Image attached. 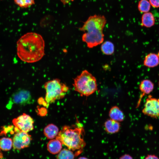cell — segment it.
I'll list each match as a JSON object with an SVG mask.
<instances>
[{
  "mask_svg": "<svg viewBox=\"0 0 159 159\" xmlns=\"http://www.w3.org/2000/svg\"><path fill=\"white\" fill-rule=\"evenodd\" d=\"M44 40L41 35L35 32L27 33L17 42V54L22 61L35 62L44 56Z\"/></svg>",
  "mask_w": 159,
  "mask_h": 159,
  "instance_id": "6da1fadb",
  "label": "cell"
},
{
  "mask_svg": "<svg viewBox=\"0 0 159 159\" xmlns=\"http://www.w3.org/2000/svg\"><path fill=\"white\" fill-rule=\"evenodd\" d=\"M107 20L103 15H94L89 17L80 30L84 32L82 40L88 47L93 48L103 42V30Z\"/></svg>",
  "mask_w": 159,
  "mask_h": 159,
  "instance_id": "7a4b0ae2",
  "label": "cell"
},
{
  "mask_svg": "<svg viewBox=\"0 0 159 159\" xmlns=\"http://www.w3.org/2000/svg\"><path fill=\"white\" fill-rule=\"evenodd\" d=\"M84 133L83 126L77 121L71 126L65 125L63 127L56 138L69 150L81 151L86 145L83 138Z\"/></svg>",
  "mask_w": 159,
  "mask_h": 159,
  "instance_id": "3957f363",
  "label": "cell"
},
{
  "mask_svg": "<svg viewBox=\"0 0 159 159\" xmlns=\"http://www.w3.org/2000/svg\"><path fill=\"white\" fill-rule=\"evenodd\" d=\"M73 85L74 90L82 96H88L97 89L95 77L87 70L74 79Z\"/></svg>",
  "mask_w": 159,
  "mask_h": 159,
  "instance_id": "277c9868",
  "label": "cell"
},
{
  "mask_svg": "<svg viewBox=\"0 0 159 159\" xmlns=\"http://www.w3.org/2000/svg\"><path fill=\"white\" fill-rule=\"evenodd\" d=\"M44 87L46 92L45 100L47 106L56 100L63 98L69 90L66 85L58 79L48 81Z\"/></svg>",
  "mask_w": 159,
  "mask_h": 159,
  "instance_id": "5b68a950",
  "label": "cell"
},
{
  "mask_svg": "<svg viewBox=\"0 0 159 159\" xmlns=\"http://www.w3.org/2000/svg\"><path fill=\"white\" fill-rule=\"evenodd\" d=\"M142 112L144 115L152 118L159 117V99L149 95L146 100Z\"/></svg>",
  "mask_w": 159,
  "mask_h": 159,
  "instance_id": "8992f818",
  "label": "cell"
},
{
  "mask_svg": "<svg viewBox=\"0 0 159 159\" xmlns=\"http://www.w3.org/2000/svg\"><path fill=\"white\" fill-rule=\"evenodd\" d=\"M12 122L15 127L20 131L28 132L34 129L33 119L25 113L14 119Z\"/></svg>",
  "mask_w": 159,
  "mask_h": 159,
  "instance_id": "52a82bcc",
  "label": "cell"
},
{
  "mask_svg": "<svg viewBox=\"0 0 159 159\" xmlns=\"http://www.w3.org/2000/svg\"><path fill=\"white\" fill-rule=\"evenodd\" d=\"M32 138L27 132L19 131L14 135L13 139V147L14 149L20 150L28 147Z\"/></svg>",
  "mask_w": 159,
  "mask_h": 159,
  "instance_id": "ba28073f",
  "label": "cell"
},
{
  "mask_svg": "<svg viewBox=\"0 0 159 159\" xmlns=\"http://www.w3.org/2000/svg\"><path fill=\"white\" fill-rule=\"evenodd\" d=\"M32 101V96L30 92L26 90H20L13 95L8 105L12 103L25 105L30 104Z\"/></svg>",
  "mask_w": 159,
  "mask_h": 159,
  "instance_id": "9c48e42d",
  "label": "cell"
},
{
  "mask_svg": "<svg viewBox=\"0 0 159 159\" xmlns=\"http://www.w3.org/2000/svg\"><path fill=\"white\" fill-rule=\"evenodd\" d=\"M154 85L150 80L146 79L142 80L139 85V89L141 95L137 103V107H138L143 97L146 95L150 94L153 90Z\"/></svg>",
  "mask_w": 159,
  "mask_h": 159,
  "instance_id": "30bf717a",
  "label": "cell"
},
{
  "mask_svg": "<svg viewBox=\"0 0 159 159\" xmlns=\"http://www.w3.org/2000/svg\"><path fill=\"white\" fill-rule=\"evenodd\" d=\"M144 65L147 67L153 68L159 64V52L158 53H150L145 57L143 61Z\"/></svg>",
  "mask_w": 159,
  "mask_h": 159,
  "instance_id": "8fae6325",
  "label": "cell"
},
{
  "mask_svg": "<svg viewBox=\"0 0 159 159\" xmlns=\"http://www.w3.org/2000/svg\"><path fill=\"white\" fill-rule=\"evenodd\" d=\"M104 126L107 132L110 134H114L119 131L120 125L119 122L110 119L105 122Z\"/></svg>",
  "mask_w": 159,
  "mask_h": 159,
  "instance_id": "7c38bea8",
  "label": "cell"
},
{
  "mask_svg": "<svg viewBox=\"0 0 159 159\" xmlns=\"http://www.w3.org/2000/svg\"><path fill=\"white\" fill-rule=\"evenodd\" d=\"M109 115L110 119L119 122L123 121L124 118L123 112L117 106H113L110 108Z\"/></svg>",
  "mask_w": 159,
  "mask_h": 159,
  "instance_id": "4fadbf2b",
  "label": "cell"
},
{
  "mask_svg": "<svg viewBox=\"0 0 159 159\" xmlns=\"http://www.w3.org/2000/svg\"><path fill=\"white\" fill-rule=\"evenodd\" d=\"M155 19L153 14L150 12L144 13L141 17V25L146 28H150L154 25Z\"/></svg>",
  "mask_w": 159,
  "mask_h": 159,
  "instance_id": "5bb4252c",
  "label": "cell"
},
{
  "mask_svg": "<svg viewBox=\"0 0 159 159\" xmlns=\"http://www.w3.org/2000/svg\"><path fill=\"white\" fill-rule=\"evenodd\" d=\"M47 149L49 152L53 154L58 153L61 150L62 143L58 140L56 138L52 139L48 143Z\"/></svg>",
  "mask_w": 159,
  "mask_h": 159,
  "instance_id": "9a60e30c",
  "label": "cell"
},
{
  "mask_svg": "<svg viewBox=\"0 0 159 159\" xmlns=\"http://www.w3.org/2000/svg\"><path fill=\"white\" fill-rule=\"evenodd\" d=\"M58 127L54 124H51L47 126L44 129V133L49 139H53L56 137L59 133Z\"/></svg>",
  "mask_w": 159,
  "mask_h": 159,
  "instance_id": "2e32d148",
  "label": "cell"
},
{
  "mask_svg": "<svg viewBox=\"0 0 159 159\" xmlns=\"http://www.w3.org/2000/svg\"><path fill=\"white\" fill-rule=\"evenodd\" d=\"M101 50L105 54L111 55L114 52V45L110 41H106L102 43L101 46Z\"/></svg>",
  "mask_w": 159,
  "mask_h": 159,
  "instance_id": "e0dca14e",
  "label": "cell"
},
{
  "mask_svg": "<svg viewBox=\"0 0 159 159\" xmlns=\"http://www.w3.org/2000/svg\"><path fill=\"white\" fill-rule=\"evenodd\" d=\"M13 146L12 140L10 138L3 137L0 139V149L3 151L10 150Z\"/></svg>",
  "mask_w": 159,
  "mask_h": 159,
  "instance_id": "ac0fdd59",
  "label": "cell"
},
{
  "mask_svg": "<svg viewBox=\"0 0 159 159\" xmlns=\"http://www.w3.org/2000/svg\"><path fill=\"white\" fill-rule=\"evenodd\" d=\"M74 155L69 149H64L58 153L56 159H74Z\"/></svg>",
  "mask_w": 159,
  "mask_h": 159,
  "instance_id": "d6986e66",
  "label": "cell"
},
{
  "mask_svg": "<svg viewBox=\"0 0 159 159\" xmlns=\"http://www.w3.org/2000/svg\"><path fill=\"white\" fill-rule=\"evenodd\" d=\"M151 4L148 0H140L138 4V9L141 13L148 12L150 9Z\"/></svg>",
  "mask_w": 159,
  "mask_h": 159,
  "instance_id": "ffe728a7",
  "label": "cell"
},
{
  "mask_svg": "<svg viewBox=\"0 0 159 159\" xmlns=\"http://www.w3.org/2000/svg\"><path fill=\"white\" fill-rule=\"evenodd\" d=\"M15 4L22 8H27L35 4L34 0H14Z\"/></svg>",
  "mask_w": 159,
  "mask_h": 159,
  "instance_id": "44dd1931",
  "label": "cell"
},
{
  "mask_svg": "<svg viewBox=\"0 0 159 159\" xmlns=\"http://www.w3.org/2000/svg\"><path fill=\"white\" fill-rule=\"evenodd\" d=\"M151 5L154 8L159 7V0H149Z\"/></svg>",
  "mask_w": 159,
  "mask_h": 159,
  "instance_id": "7402d4cb",
  "label": "cell"
},
{
  "mask_svg": "<svg viewBox=\"0 0 159 159\" xmlns=\"http://www.w3.org/2000/svg\"><path fill=\"white\" fill-rule=\"evenodd\" d=\"M145 159H159V158L157 156L155 155L149 154L146 157Z\"/></svg>",
  "mask_w": 159,
  "mask_h": 159,
  "instance_id": "603a6c76",
  "label": "cell"
},
{
  "mask_svg": "<svg viewBox=\"0 0 159 159\" xmlns=\"http://www.w3.org/2000/svg\"><path fill=\"white\" fill-rule=\"evenodd\" d=\"M119 159H133V158L130 155L125 154L121 156Z\"/></svg>",
  "mask_w": 159,
  "mask_h": 159,
  "instance_id": "cb8c5ba5",
  "label": "cell"
},
{
  "mask_svg": "<svg viewBox=\"0 0 159 159\" xmlns=\"http://www.w3.org/2000/svg\"><path fill=\"white\" fill-rule=\"evenodd\" d=\"M59 0L64 5L68 4L69 2H70L72 1H74V0Z\"/></svg>",
  "mask_w": 159,
  "mask_h": 159,
  "instance_id": "d4e9b609",
  "label": "cell"
},
{
  "mask_svg": "<svg viewBox=\"0 0 159 159\" xmlns=\"http://www.w3.org/2000/svg\"><path fill=\"white\" fill-rule=\"evenodd\" d=\"M3 158V154L0 149V159H2Z\"/></svg>",
  "mask_w": 159,
  "mask_h": 159,
  "instance_id": "484cf974",
  "label": "cell"
},
{
  "mask_svg": "<svg viewBox=\"0 0 159 159\" xmlns=\"http://www.w3.org/2000/svg\"><path fill=\"white\" fill-rule=\"evenodd\" d=\"M78 159H89L85 157H79Z\"/></svg>",
  "mask_w": 159,
  "mask_h": 159,
  "instance_id": "4316f807",
  "label": "cell"
},
{
  "mask_svg": "<svg viewBox=\"0 0 159 159\" xmlns=\"http://www.w3.org/2000/svg\"></svg>",
  "mask_w": 159,
  "mask_h": 159,
  "instance_id": "83f0119b",
  "label": "cell"
}]
</instances>
